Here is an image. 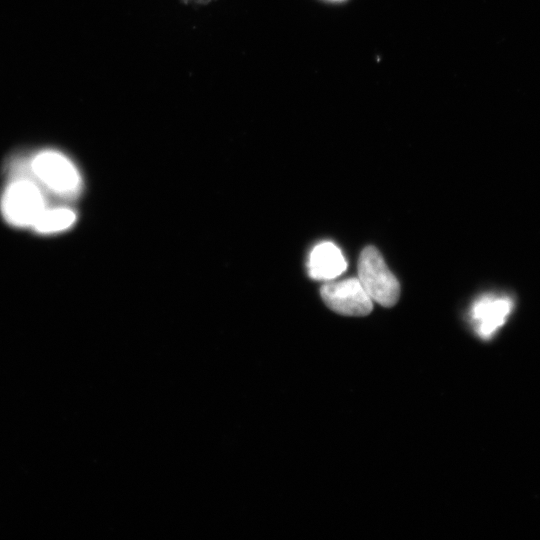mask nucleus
<instances>
[{"label": "nucleus", "mask_w": 540, "mask_h": 540, "mask_svg": "<svg viewBox=\"0 0 540 540\" xmlns=\"http://www.w3.org/2000/svg\"><path fill=\"white\" fill-rule=\"evenodd\" d=\"M46 208L42 190L26 177L14 179L2 194V214L8 223L16 227H33Z\"/></svg>", "instance_id": "nucleus-2"}, {"label": "nucleus", "mask_w": 540, "mask_h": 540, "mask_svg": "<svg viewBox=\"0 0 540 540\" xmlns=\"http://www.w3.org/2000/svg\"><path fill=\"white\" fill-rule=\"evenodd\" d=\"M513 299L504 294H486L471 306L470 318L475 332L484 340L493 337L510 317Z\"/></svg>", "instance_id": "nucleus-5"}, {"label": "nucleus", "mask_w": 540, "mask_h": 540, "mask_svg": "<svg viewBox=\"0 0 540 540\" xmlns=\"http://www.w3.org/2000/svg\"><path fill=\"white\" fill-rule=\"evenodd\" d=\"M75 212L67 207L46 208L33 225L41 234H52L70 228L76 221Z\"/></svg>", "instance_id": "nucleus-7"}, {"label": "nucleus", "mask_w": 540, "mask_h": 540, "mask_svg": "<svg viewBox=\"0 0 540 540\" xmlns=\"http://www.w3.org/2000/svg\"><path fill=\"white\" fill-rule=\"evenodd\" d=\"M30 170L43 187L59 197L72 199L82 188L78 169L59 151L38 152L30 161Z\"/></svg>", "instance_id": "nucleus-1"}, {"label": "nucleus", "mask_w": 540, "mask_h": 540, "mask_svg": "<svg viewBox=\"0 0 540 540\" xmlns=\"http://www.w3.org/2000/svg\"><path fill=\"white\" fill-rule=\"evenodd\" d=\"M321 296L331 310L346 316H365L373 307L372 299L358 278L326 283L321 288Z\"/></svg>", "instance_id": "nucleus-4"}, {"label": "nucleus", "mask_w": 540, "mask_h": 540, "mask_svg": "<svg viewBox=\"0 0 540 540\" xmlns=\"http://www.w3.org/2000/svg\"><path fill=\"white\" fill-rule=\"evenodd\" d=\"M358 279L369 297L378 304L391 307L398 301L400 284L373 246L365 247L360 254Z\"/></svg>", "instance_id": "nucleus-3"}, {"label": "nucleus", "mask_w": 540, "mask_h": 540, "mask_svg": "<svg viewBox=\"0 0 540 540\" xmlns=\"http://www.w3.org/2000/svg\"><path fill=\"white\" fill-rule=\"evenodd\" d=\"M308 273L312 279L329 281L341 275L347 262L341 250L332 242H321L310 252Z\"/></svg>", "instance_id": "nucleus-6"}]
</instances>
